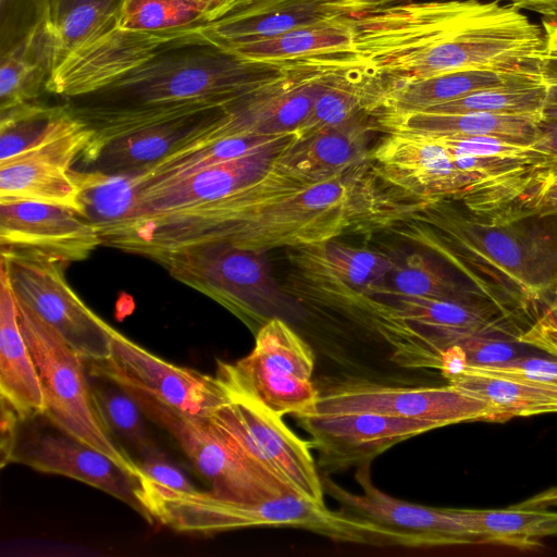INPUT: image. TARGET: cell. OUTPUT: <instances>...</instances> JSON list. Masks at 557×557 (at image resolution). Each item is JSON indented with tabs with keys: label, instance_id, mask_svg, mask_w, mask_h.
<instances>
[{
	"label": "cell",
	"instance_id": "cell-1",
	"mask_svg": "<svg viewBox=\"0 0 557 557\" xmlns=\"http://www.w3.org/2000/svg\"><path fill=\"white\" fill-rule=\"evenodd\" d=\"M351 53L381 88L546 61L543 28L517 7L496 0H416L360 16Z\"/></svg>",
	"mask_w": 557,
	"mask_h": 557
},
{
	"label": "cell",
	"instance_id": "cell-2",
	"mask_svg": "<svg viewBox=\"0 0 557 557\" xmlns=\"http://www.w3.org/2000/svg\"><path fill=\"white\" fill-rule=\"evenodd\" d=\"M297 139V133L288 134L243 157L143 188L134 216L107 246L154 260L186 247L225 244L245 221L310 185L280 165Z\"/></svg>",
	"mask_w": 557,
	"mask_h": 557
},
{
	"label": "cell",
	"instance_id": "cell-3",
	"mask_svg": "<svg viewBox=\"0 0 557 557\" xmlns=\"http://www.w3.org/2000/svg\"><path fill=\"white\" fill-rule=\"evenodd\" d=\"M285 63H248L216 49L158 60L69 106L94 135L81 160L136 131L223 110L280 75Z\"/></svg>",
	"mask_w": 557,
	"mask_h": 557
},
{
	"label": "cell",
	"instance_id": "cell-4",
	"mask_svg": "<svg viewBox=\"0 0 557 557\" xmlns=\"http://www.w3.org/2000/svg\"><path fill=\"white\" fill-rule=\"evenodd\" d=\"M422 212L437 231L418 228L412 237L451 263L506 318L541 300L557 281L553 250L523 219L479 216L447 200Z\"/></svg>",
	"mask_w": 557,
	"mask_h": 557
},
{
	"label": "cell",
	"instance_id": "cell-5",
	"mask_svg": "<svg viewBox=\"0 0 557 557\" xmlns=\"http://www.w3.org/2000/svg\"><path fill=\"white\" fill-rule=\"evenodd\" d=\"M370 161L310 184L240 224L225 244L268 252L371 232L423 211L429 205L400 200L379 185Z\"/></svg>",
	"mask_w": 557,
	"mask_h": 557
},
{
	"label": "cell",
	"instance_id": "cell-6",
	"mask_svg": "<svg viewBox=\"0 0 557 557\" xmlns=\"http://www.w3.org/2000/svg\"><path fill=\"white\" fill-rule=\"evenodd\" d=\"M140 481L138 498L151 520L178 532L212 534L246 528H293L334 541L371 546L421 547L414 535L333 511L295 493L238 502L211 491L177 492Z\"/></svg>",
	"mask_w": 557,
	"mask_h": 557
},
{
	"label": "cell",
	"instance_id": "cell-7",
	"mask_svg": "<svg viewBox=\"0 0 557 557\" xmlns=\"http://www.w3.org/2000/svg\"><path fill=\"white\" fill-rule=\"evenodd\" d=\"M153 261L242 320L255 334L269 320L294 310V297L274 278L267 252L203 244L160 255Z\"/></svg>",
	"mask_w": 557,
	"mask_h": 557
},
{
	"label": "cell",
	"instance_id": "cell-8",
	"mask_svg": "<svg viewBox=\"0 0 557 557\" xmlns=\"http://www.w3.org/2000/svg\"><path fill=\"white\" fill-rule=\"evenodd\" d=\"M435 137L467 177V191L460 200L466 210L491 219L529 216L550 177V157L531 144L498 137Z\"/></svg>",
	"mask_w": 557,
	"mask_h": 557
},
{
	"label": "cell",
	"instance_id": "cell-9",
	"mask_svg": "<svg viewBox=\"0 0 557 557\" xmlns=\"http://www.w3.org/2000/svg\"><path fill=\"white\" fill-rule=\"evenodd\" d=\"M228 400L209 419L249 462L290 492L324 504V488L310 441L298 437L258 398L224 375Z\"/></svg>",
	"mask_w": 557,
	"mask_h": 557
},
{
	"label": "cell",
	"instance_id": "cell-10",
	"mask_svg": "<svg viewBox=\"0 0 557 557\" xmlns=\"http://www.w3.org/2000/svg\"><path fill=\"white\" fill-rule=\"evenodd\" d=\"M15 301L20 326L44 392L45 413L62 430L137 475L136 462L110 437L98 417L86 361L53 327L25 304L16 298Z\"/></svg>",
	"mask_w": 557,
	"mask_h": 557
},
{
	"label": "cell",
	"instance_id": "cell-11",
	"mask_svg": "<svg viewBox=\"0 0 557 557\" xmlns=\"http://www.w3.org/2000/svg\"><path fill=\"white\" fill-rule=\"evenodd\" d=\"M285 290L293 297L337 309L379 315L387 278L397 261L387 253L334 239L289 248Z\"/></svg>",
	"mask_w": 557,
	"mask_h": 557
},
{
	"label": "cell",
	"instance_id": "cell-12",
	"mask_svg": "<svg viewBox=\"0 0 557 557\" xmlns=\"http://www.w3.org/2000/svg\"><path fill=\"white\" fill-rule=\"evenodd\" d=\"M66 264L34 252L1 249L0 268L15 298L53 327L84 361L106 360L113 327L73 290L65 278Z\"/></svg>",
	"mask_w": 557,
	"mask_h": 557
},
{
	"label": "cell",
	"instance_id": "cell-13",
	"mask_svg": "<svg viewBox=\"0 0 557 557\" xmlns=\"http://www.w3.org/2000/svg\"><path fill=\"white\" fill-rule=\"evenodd\" d=\"M314 354L281 318L256 333L255 346L234 363L219 360L216 373L258 398L280 416L312 412L320 392L312 382Z\"/></svg>",
	"mask_w": 557,
	"mask_h": 557
},
{
	"label": "cell",
	"instance_id": "cell-14",
	"mask_svg": "<svg viewBox=\"0 0 557 557\" xmlns=\"http://www.w3.org/2000/svg\"><path fill=\"white\" fill-rule=\"evenodd\" d=\"M87 364L88 370L108 376L131 394L184 416L210 419L228 400L227 391L216 375L168 362L115 329L110 357Z\"/></svg>",
	"mask_w": 557,
	"mask_h": 557
},
{
	"label": "cell",
	"instance_id": "cell-15",
	"mask_svg": "<svg viewBox=\"0 0 557 557\" xmlns=\"http://www.w3.org/2000/svg\"><path fill=\"white\" fill-rule=\"evenodd\" d=\"M9 463L84 482L151 518L138 498V475L58 426L45 412L21 419Z\"/></svg>",
	"mask_w": 557,
	"mask_h": 557
},
{
	"label": "cell",
	"instance_id": "cell-16",
	"mask_svg": "<svg viewBox=\"0 0 557 557\" xmlns=\"http://www.w3.org/2000/svg\"><path fill=\"white\" fill-rule=\"evenodd\" d=\"M133 396L146 417L176 442L213 494L252 503L293 493L242 456L209 419L184 416L146 397Z\"/></svg>",
	"mask_w": 557,
	"mask_h": 557
},
{
	"label": "cell",
	"instance_id": "cell-17",
	"mask_svg": "<svg viewBox=\"0 0 557 557\" xmlns=\"http://www.w3.org/2000/svg\"><path fill=\"white\" fill-rule=\"evenodd\" d=\"M373 412L425 420L441 428L472 421L498 422L496 409L453 385L397 387L369 382H347L320 392L309 414ZM306 416V414H305Z\"/></svg>",
	"mask_w": 557,
	"mask_h": 557
},
{
	"label": "cell",
	"instance_id": "cell-18",
	"mask_svg": "<svg viewBox=\"0 0 557 557\" xmlns=\"http://www.w3.org/2000/svg\"><path fill=\"white\" fill-rule=\"evenodd\" d=\"M191 28L162 32L114 28L72 52L51 70L46 89L70 98L100 91L153 60L165 45H178L190 35Z\"/></svg>",
	"mask_w": 557,
	"mask_h": 557
},
{
	"label": "cell",
	"instance_id": "cell-19",
	"mask_svg": "<svg viewBox=\"0 0 557 557\" xmlns=\"http://www.w3.org/2000/svg\"><path fill=\"white\" fill-rule=\"evenodd\" d=\"M370 151L380 181L399 195L433 205L460 201L468 187L453 154L435 136L387 132Z\"/></svg>",
	"mask_w": 557,
	"mask_h": 557
},
{
	"label": "cell",
	"instance_id": "cell-20",
	"mask_svg": "<svg viewBox=\"0 0 557 557\" xmlns=\"http://www.w3.org/2000/svg\"><path fill=\"white\" fill-rule=\"evenodd\" d=\"M297 419L319 453V471L327 475L371 463L400 442L441 428L432 421L373 412L306 414Z\"/></svg>",
	"mask_w": 557,
	"mask_h": 557
},
{
	"label": "cell",
	"instance_id": "cell-21",
	"mask_svg": "<svg viewBox=\"0 0 557 557\" xmlns=\"http://www.w3.org/2000/svg\"><path fill=\"white\" fill-rule=\"evenodd\" d=\"M102 245L96 227L76 211L55 205L0 202V246L63 262L87 259Z\"/></svg>",
	"mask_w": 557,
	"mask_h": 557
},
{
	"label": "cell",
	"instance_id": "cell-22",
	"mask_svg": "<svg viewBox=\"0 0 557 557\" xmlns=\"http://www.w3.org/2000/svg\"><path fill=\"white\" fill-rule=\"evenodd\" d=\"M334 16L341 15L315 0H243L223 16L195 25L184 42L224 51Z\"/></svg>",
	"mask_w": 557,
	"mask_h": 557
},
{
	"label": "cell",
	"instance_id": "cell-23",
	"mask_svg": "<svg viewBox=\"0 0 557 557\" xmlns=\"http://www.w3.org/2000/svg\"><path fill=\"white\" fill-rule=\"evenodd\" d=\"M366 114L298 138L281 157V166L308 184L325 181L370 161L371 133L379 128Z\"/></svg>",
	"mask_w": 557,
	"mask_h": 557
},
{
	"label": "cell",
	"instance_id": "cell-24",
	"mask_svg": "<svg viewBox=\"0 0 557 557\" xmlns=\"http://www.w3.org/2000/svg\"><path fill=\"white\" fill-rule=\"evenodd\" d=\"M386 315L430 331L426 337L441 352L455 343L479 335L506 332L508 320L486 301H457L428 297H396Z\"/></svg>",
	"mask_w": 557,
	"mask_h": 557
},
{
	"label": "cell",
	"instance_id": "cell-25",
	"mask_svg": "<svg viewBox=\"0 0 557 557\" xmlns=\"http://www.w3.org/2000/svg\"><path fill=\"white\" fill-rule=\"evenodd\" d=\"M0 394L21 419L46 411L38 372L20 326L15 297L1 268Z\"/></svg>",
	"mask_w": 557,
	"mask_h": 557
},
{
	"label": "cell",
	"instance_id": "cell-26",
	"mask_svg": "<svg viewBox=\"0 0 557 557\" xmlns=\"http://www.w3.org/2000/svg\"><path fill=\"white\" fill-rule=\"evenodd\" d=\"M374 116L379 128L385 132L453 137L491 136L522 144H532L536 139L541 123L540 119L531 116L483 112H379Z\"/></svg>",
	"mask_w": 557,
	"mask_h": 557
},
{
	"label": "cell",
	"instance_id": "cell-27",
	"mask_svg": "<svg viewBox=\"0 0 557 557\" xmlns=\"http://www.w3.org/2000/svg\"><path fill=\"white\" fill-rule=\"evenodd\" d=\"M354 37L355 18L341 15L221 52L248 63H285L313 55L352 52Z\"/></svg>",
	"mask_w": 557,
	"mask_h": 557
},
{
	"label": "cell",
	"instance_id": "cell-28",
	"mask_svg": "<svg viewBox=\"0 0 557 557\" xmlns=\"http://www.w3.org/2000/svg\"><path fill=\"white\" fill-rule=\"evenodd\" d=\"M542 64L518 70H468L382 87L379 112L420 111L519 79Z\"/></svg>",
	"mask_w": 557,
	"mask_h": 557
},
{
	"label": "cell",
	"instance_id": "cell-29",
	"mask_svg": "<svg viewBox=\"0 0 557 557\" xmlns=\"http://www.w3.org/2000/svg\"><path fill=\"white\" fill-rule=\"evenodd\" d=\"M92 400L98 417L110 437L136 463L165 457L152 437L146 414L123 386L108 376L87 369Z\"/></svg>",
	"mask_w": 557,
	"mask_h": 557
},
{
	"label": "cell",
	"instance_id": "cell-30",
	"mask_svg": "<svg viewBox=\"0 0 557 557\" xmlns=\"http://www.w3.org/2000/svg\"><path fill=\"white\" fill-rule=\"evenodd\" d=\"M15 200L61 206L84 216L74 170L39 158L0 164V202Z\"/></svg>",
	"mask_w": 557,
	"mask_h": 557
},
{
	"label": "cell",
	"instance_id": "cell-31",
	"mask_svg": "<svg viewBox=\"0 0 557 557\" xmlns=\"http://www.w3.org/2000/svg\"><path fill=\"white\" fill-rule=\"evenodd\" d=\"M212 113L146 127L119 137L101 148L91 163L95 165L92 170L107 174H137L177 147Z\"/></svg>",
	"mask_w": 557,
	"mask_h": 557
},
{
	"label": "cell",
	"instance_id": "cell-32",
	"mask_svg": "<svg viewBox=\"0 0 557 557\" xmlns=\"http://www.w3.org/2000/svg\"><path fill=\"white\" fill-rule=\"evenodd\" d=\"M381 91L376 81L355 60L318 97L310 114L297 131L298 137L344 124L361 115L374 116L380 109Z\"/></svg>",
	"mask_w": 557,
	"mask_h": 557
},
{
	"label": "cell",
	"instance_id": "cell-33",
	"mask_svg": "<svg viewBox=\"0 0 557 557\" xmlns=\"http://www.w3.org/2000/svg\"><path fill=\"white\" fill-rule=\"evenodd\" d=\"M74 177L84 218L96 227L106 246L135 214L139 190L134 175L74 170Z\"/></svg>",
	"mask_w": 557,
	"mask_h": 557
},
{
	"label": "cell",
	"instance_id": "cell-34",
	"mask_svg": "<svg viewBox=\"0 0 557 557\" xmlns=\"http://www.w3.org/2000/svg\"><path fill=\"white\" fill-rule=\"evenodd\" d=\"M445 379L465 392L490 403L498 413V422L518 417L557 413L556 389L468 368Z\"/></svg>",
	"mask_w": 557,
	"mask_h": 557
},
{
	"label": "cell",
	"instance_id": "cell-35",
	"mask_svg": "<svg viewBox=\"0 0 557 557\" xmlns=\"http://www.w3.org/2000/svg\"><path fill=\"white\" fill-rule=\"evenodd\" d=\"M465 523L483 543L503 544L521 549L541 546L540 540L557 536V512L546 509H465Z\"/></svg>",
	"mask_w": 557,
	"mask_h": 557
},
{
	"label": "cell",
	"instance_id": "cell-36",
	"mask_svg": "<svg viewBox=\"0 0 557 557\" xmlns=\"http://www.w3.org/2000/svg\"><path fill=\"white\" fill-rule=\"evenodd\" d=\"M546 95L547 82L542 65L536 71L513 82L478 90L420 111L435 113L483 112L531 116L542 121Z\"/></svg>",
	"mask_w": 557,
	"mask_h": 557
},
{
	"label": "cell",
	"instance_id": "cell-37",
	"mask_svg": "<svg viewBox=\"0 0 557 557\" xmlns=\"http://www.w3.org/2000/svg\"><path fill=\"white\" fill-rule=\"evenodd\" d=\"M120 0H83L45 24L50 42V71L67 55L116 28Z\"/></svg>",
	"mask_w": 557,
	"mask_h": 557
},
{
	"label": "cell",
	"instance_id": "cell-38",
	"mask_svg": "<svg viewBox=\"0 0 557 557\" xmlns=\"http://www.w3.org/2000/svg\"><path fill=\"white\" fill-rule=\"evenodd\" d=\"M385 295L488 302L476 292L454 282L440 265L421 252H412L401 263L397 262L388 275Z\"/></svg>",
	"mask_w": 557,
	"mask_h": 557
},
{
	"label": "cell",
	"instance_id": "cell-39",
	"mask_svg": "<svg viewBox=\"0 0 557 557\" xmlns=\"http://www.w3.org/2000/svg\"><path fill=\"white\" fill-rule=\"evenodd\" d=\"M196 0H120L116 28L132 32H162L205 23Z\"/></svg>",
	"mask_w": 557,
	"mask_h": 557
},
{
	"label": "cell",
	"instance_id": "cell-40",
	"mask_svg": "<svg viewBox=\"0 0 557 557\" xmlns=\"http://www.w3.org/2000/svg\"><path fill=\"white\" fill-rule=\"evenodd\" d=\"M33 38L2 58L0 67L1 112L33 102L44 82V61L35 62Z\"/></svg>",
	"mask_w": 557,
	"mask_h": 557
},
{
	"label": "cell",
	"instance_id": "cell-41",
	"mask_svg": "<svg viewBox=\"0 0 557 557\" xmlns=\"http://www.w3.org/2000/svg\"><path fill=\"white\" fill-rule=\"evenodd\" d=\"M465 368L505 377L521 380L557 391V358L517 357L491 366H471Z\"/></svg>",
	"mask_w": 557,
	"mask_h": 557
},
{
	"label": "cell",
	"instance_id": "cell-42",
	"mask_svg": "<svg viewBox=\"0 0 557 557\" xmlns=\"http://www.w3.org/2000/svg\"><path fill=\"white\" fill-rule=\"evenodd\" d=\"M454 345L463 352L467 364L471 366L497 364L518 357L511 344L492 335L463 338Z\"/></svg>",
	"mask_w": 557,
	"mask_h": 557
},
{
	"label": "cell",
	"instance_id": "cell-43",
	"mask_svg": "<svg viewBox=\"0 0 557 557\" xmlns=\"http://www.w3.org/2000/svg\"><path fill=\"white\" fill-rule=\"evenodd\" d=\"M516 341L557 358V285L552 301Z\"/></svg>",
	"mask_w": 557,
	"mask_h": 557
},
{
	"label": "cell",
	"instance_id": "cell-44",
	"mask_svg": "<svg viewBox=\"0 0 557 557\" xmlns=\"http://www.w3.org/2000/svg\"><path fill=\"white\" fill-rule=\"evenodd\" d=\"M136 465L139 480L156 487L177 492L198 490L178 468L166 461L165 457L145 460Z\"/></svg>",
	"mask_w": 557,
	"mask_h": 557
},
{
	"label": "cell",
	"instance_id": "cell-45",
	"mask_svg": "<svg viewBox=\"0 0 557 557\" xmlns=\"http://www.w3.org/2000/svg\"><path fill=\"white\" fill-rule=\"evenodd\" d=\"M339 15L358 18L381 10L416 0H315Z\"/></svg>",
	"mask_w": 557,
	"mask_h": 557
},
{
	"label": "cell",
	"instance_id": "cell-46",
	"mask_svg": "<svg viewBox=\"0 0 557 557\" xmlns=\"http://www.w3.org/2000/svg\"><path fill=\"white\" fill-rule=\"evenodd\" d=\"M20 420L21 418L14 408L1 397V468H4L8 465V458L14 443Z\"/></svg>",
	"mask_w": 557,
	"mask_h": 557
},
{
	"label": "cell",
	"instance_id": "cell-47",
	"mask_svg": "<svg viewBox=\"0 0 557 557\" xmlns=\"http://www.w3.org/2000/svg\"><path fill=\"white\" fill-rule=\"evenodd\" d=\"M543 70L547 82V95L540 124L557 125V60H546Z\"/></svg>",
	"mask_w": 557,
	"mask_h": 557
},
{
	"label": "cell",
	"instance_id": "cell-48",
	"mask_svg": "<svg viewBox=\"0 0 557 557\" xmlns=\"http://www.w3.org/2000/svg\"><path fill=\"white\" fill-rule=\"evenodd\" d=\"M557 218V175L550 177L530 209L529 216Z\"/></svg>",
	"mask_w": 557,
	"mask_h": 557
},
{
	"label": "cell",
	"instance_id": "cell-49",
	"mask_svg": "<svg viewBox=\"0 0 557 557\" xmlns=\"http://www.w3.org/2000/svg\"><path fill=\"white\" fill-rule=\"evenodd\" d=\"M531 145L552 158L550 177L557 175V125L540 124V133Z\"/></svg>",
	"mask_w": 557,
	"mask_h": 557
},
{
	"label": "cell",
	"instance_id": "cell-50",
	"mask_svg": "<svg viewBox=\"0 0 557 557\" xmlns=\"http://www.w3.org/2000/svg\"><path fill=\"white\" fill-rule=\"evenodd\" d=\"M509 3L519 10L531 11L542 16V20L557 24V0H496Z\"/></svg>",
	"mask_w": 557,
	"mask_h": 557
},
{
	"label": "cell",
	"instance_id": "cell-51",
	"mask_svg": "<svg viewBox=\"0 0 557 557\" xmlns=\"http://www.w3.org/2000/svg\"><path fill=\"white\" fill-rule=\"evenodd\" d=\"M552 506H557V486L547 488L509 507L516 509H547Z\"/></svg>",
	"mask_w": 557,
	"mask_h": 557
},
{
	"label": "cell",
	"instance_id": "cell-52",
	"mask_svg": "<svg viewBox=\"0 0 557 557\" xmlns=\"http://www.w3.org/2000/svg\"><path fill=\"white\" fill-rule=\"evenodd\" d=\"M202 8L206 22L214 21L233 8H235L243 0H196Z\"/></svg>",
	"mask_w": 557,
	"mask_h": 557
},
{
	"label": "cell",
	"instance_id": "cell-53",
	"mask_svg": "<svg viewBox=\"0 0 557 557\" xmlns=\"http://www.w3.org/2000/svg\"><path fill=\"white\" fill-rule=\"evenodd\" d=\"M546 60H557V24L542 20Z\"/></svg>",
	"mask_w": 557,
	"mask_h": 557
},
{
	"label": "cell",
	"instance_id": "cell-54",
	"mask_svg": "<svg viewBox=\"0 0 557 557\" xmlns=\"http://www.w3.org/2000/svg\"><path fill=\"white\" fill-rule=\"evenodd\" d=\"M79 1H83V0H78L77 2H79ZM77 2H76V3H77Z\"/></svg>",
	"mask_w": 557,
	"mask_h": 557
}]
</instances>
